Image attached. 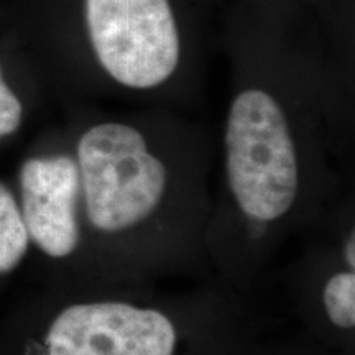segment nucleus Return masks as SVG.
<instances>
[{
    "label": "nucleus",
    "instance_id": "1",
    "mask_svg": "<svg viewBox=\"0 0 355 355\" xmlns=\"http://www.w3.org/2000/svg\"><path fill=\"white\" fill-rule=\"evenodd\" d=\"M83 247L96 278L146 283L207 255L214 198L204 159L173 152L127 121H97L79 133Z\"/></svg>",
    "mask_w": 355,
    "mask_h": 355
},
{
    "label": "nucleus",
    "instance_id": "2",
    "mask_svg": "<svg viewBox=\"0 0 355 355\" xmlns=\"http://www.w3.org/2000/svg\"><path fill=\"white\" fill-rule=\"evenodd\" d=\"M193 298L163 296L146 283L96 278L92 290L56 311L44 355H176L180 314Z\"/></svg>",
    "mask_w": 355,
    "mask_h": 355
},
{
    "label": "nucleus",
    "instance_id": "3",
    "mask_svg": "<svg viewBox=\"0 0 355 355\" xmlns=\"http://www.w3.org/2000/svg\"><path fill=\"white\" fill-rule=\"evenodd\" d=\"M87 42L115 86L152 92L175 78L181 38L170 0H84Z\"/></svg>",
    "mask_w": 355,
    "mask_h": 355
},
{
    "label": "nucleus",
    "instance_id": "4",
    "mask_svg": "<svg viewBox=\"0 0 355 355\" xmlns=\"http://www.w3.org/2000/svg\"><path fill=\"white\" fill-rule=\"evenodd\" d=\"M19 206L30 242L53 260L83 250L81 178L73 153L25 159L19 171Z\"/></svg>",
    "mask_w": 355,
    "mask_h": 355
},
{
    "label": "nucleus",
    "instance_id": "5",
    "mask_svg": "<svg viewBox=\"0 0 355 355\" xmlns=\"http://www.w3.org/2000/svg\"><path fill=\"white\" fill-rule=\"evenodd\" d=\"M337 263L318 285V304L332 327L349 332L355 327V260L347 259L340 247Z\"/></svg>",
    "mask_w": 355,
    "mask_h": 355
},
{
    "label": "nucleus",
    "instance_id": "6",
    "mask_svg": "<svg viewBox=\"0 0 355 355\" xmlns=\"http://www.w3.org/2000/svg\"><path fill=\"white\" fill-rule=\"evenodd\" d=\"M30 243L19 199L0 183V275L13 272L21 263Z\"/></svg>",
    "mask_w": 355,
    "mask_h": 355
},
{
    "label": "nucleus",
    "instance_id": "7",
    "mask_svg": "<svg viewBox=\"0 0 355 355\" xmlns=\"http://www.w3.org/2000/svg\"><path fill=\"white\" fill-rule=\"evenodd\" d=\"M21 121H24V104L7 83L2 64H0V140L7 139L19 130Z\"/></svg>",
    "mask_w": 355,
    "mask_h": 355
}]
</instances>
